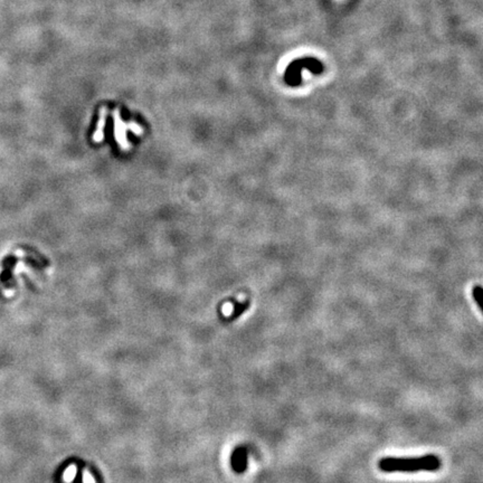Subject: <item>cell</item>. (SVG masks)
<instances>
[{
    "instance_id": "6da1fadb",
    "label": "cell",
    "mask_w": 483,
    "mask_h": 483,
    "mask_svg": "<svg viewBox=\"0 0 483 483\" xmlns=\"http://www.w3.org/2000/svg\"><path fill=\"white\" fill-rule=\"evenodd\" d=\"M441 459L435 454H426L418 458H384L378 468L383 472H434L441 469Z\"/></svg>"
},
{
    "instance_id": "8992f818",
    "label": "cell",
    "mask_w": 483,
    "mask_h": 483,
    "mask_svg": "<svg viewBox=\"0 0 483 483\" xmlns=\"http://www.w3.org/2000/svg\"><path fill=\"white\" fill-rule=\"evenodd\" d=\"M75 474H76V467L75 465H71V467L66 469V471L64 472V476H63V479H64L65 482H71L74 480Z\"/></svg>"
},
{
    "instance_id": "277c9868",
    "label": "cell",
    "mask_w": 483,
    "mask_h": 483,
    "mask_svg": "<svg viewBox=\"0 0 483 483\" xmlns=\"http://www.w3.org/2000/svg\"><path fill=\"white\" fill-rule=\"evenodd\" d=\"M16 263H17V257L13 256V255H10V256L4 257L3 262H2L3 271L1 273V275H0V281H1V282H6V281H8L9 279H10L12 268H13V266H15Z\"/></svg>"
},
{
    "instance_id": "3957f363",
    "label": "cell",
    "mask_w": 483,
    "mask_h": 483,
    "mask_svg": "<svg viewBox=\"0 0 483 483\" xmlns=\"http://www.w3.org/2000/svg\"><path fill=\"white\" fill-rule=\"evenodd\" d=\"M247 464V452L245 447H239L233 454V467L237 472H243Z\"/></svg>"
},
{
    "instance_id": "5b68a950",
    "label": "cell",
    "mask_w": 483,
    "mask_h": 483,
    "mask_svg": "<svg viewBox=\"0 0 483 483\" xmlns=\"http://www.w3.org/2000/svg\"><path fill=\"white\" fill-rule=\"evenodd\" d=\"M472 295H473L474 301H476V303H477V306L482 311L483 310V289H482V286L481 285L474 286V289L472 291Z\"/></svg>"
},
{
    "instance_id": "52a82bcc",
    "label": "cell",
    "mask_w": 483,
    "mask_h": 483,
    "mask_svg": "<svg viewBox=\"0 0 483 483\" xmlns=\"http://www.w3.org/2000/svg\"><path fill=\"white\" fill-rule=\"evenodd\" d=\"M83 483H94V480H93V478L91 477V474H89L86 470L84 471V476H83Z\"/></svg>"
},
{
    "instance_id": "7a4b0ae2",
    "label": "cell",
    "mask_w": 483,
    "mask_h": 483,
    "mask_svg": "<svg viewBox=\"0 0 483 483\" xmlns=\"http://www.w3.org/2000/svg\"><path fill=\"white\" fill-rule=\"evenodd\" d=\"M307 69L315 74H320L323 72L324 66L322 63L315 57H304L293 61L285 70L284 80L290 86H298L301 83V72Z\"/></svg>"
}]
</instances>
